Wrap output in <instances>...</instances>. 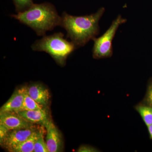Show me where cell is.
<instances>
[{"mask_svg":"<svg viewBox=\"0 0 152 152\" xmlns=\"http://www.w3.org/2000/svg\"><path fill=\"white\" fill-rule=\"evenodd\" d=\"M44 127V126H41L27 140L8 151L10 152H34L35 144L42 133L45 131Z\"/></svg>","mask_w":152,"mask_h":152,"instance_id":"obj_11","label":"cell"},{"mask_svg":"<svg viewBox=\"0 0 152 152\" xmlns=\"http://www.w3.org/2000/svg\"><path fill=\"white\" fill-rule=\"evenodd\" d=\"M17 113L25 120L34 124L45 127L50 121L46 109L21 111Z\"/></svg>","mask_w":152,"mask_h":152,"instance_id":"obj_8","label":"cell"},{"mask_svg":"<svg viewBox=\"0 0 152 152\" xmlns=\"http://www.w3.org/2000/svg\"><path fill=\"white\" fill-rule=\"evenodd\" d=\"M28 95L38 104L45 108L49 104L50 95L48 90L42 85L35 83L27 87Z\"/></svg>","mask_w":152,"mask_h":152,"instance_id":"obj_10","label":"cell"},{"mask_svg":"<svg viewBox=\"0 0 152 152\" xmlns=\"http://www.w3.org/2000/svg\"><path fill=\"white\" fill-rule=\"evenodd\" d=\"M26 89V87H23L16 90L8 100L2 106L0 113L18 112L23 105Z\"/></svg>","mask_w":152,"mask_h":152,"instance_id":"obj_9","label":"cell"},{"mask_svg":"<svg viewBox=\"0 0 152 152\" xmlns=\"http://www.w3.org/2000/svg\"><path fill=\"white\" fill-rule=\"evenodd\" d=\"M10 130L2 125L0 124V143L2 142Z\"/></svg>","mask_w":152,"mask_h":152,"instance_id":"obj_17","label":"cell"},{"mask_svg":"<svg viewBox=\"0 0 152 152\" xmlns=\"http://www.w3.org/2000/svg\"><path fill=\"white\" fill-rule=\"evenodd\" d=\"M77 152H93L98 151L94 147L90 146L83 145L80 147L78 149Z\"/></svg>","mask_w":152,"mask_h":152,"instance_id":"obj_18","label":"cell"},{"mask_svg":"<svg viewBox=\"0 0 152 152\" xmlns=\"http://www.w3.org/2000/svg\"><path fill=\"white\" fill-rule=\"evenodd\" d=\"M126 21V19L119 15L102 35L93 40L94 41L93 56L94 58H104L112 56L113 54L112 43L114 37L120 26Z\"/></svg>","mask_w":152,"mask_h":152,"instance_id":"obj_4","label":"cell"},{"mask_svg":"<svg viewBox=\"0 0 152 152\" xmlns=\"http://www.w3.org/2000/svg\"><path fill=\"white\" fill-rule=\"evenodd\" d=\"M64 34L56 33L50 36H44L32 45L33 50L48 53L59 64H63L67 57L77 47L71 41L64 38Z\"/></svg>","mask_w":152,"mask_h":152,"instance_id":"obj_3","label":"cell"},{"mask_svg":"<svg viewBox=\"0 0 152 152\" xmlns=\"http://www.w3.org/2000/svg\"><path fill=\"white\" fill-rule=\"evenodd\" d=\"M135 109L140 115L147 127L152 125V107L144 103L139 104Z\"/></svg>","mask_w":152,"mask_h":152,"instance_id":"obj_12","label":"cell"},{"mask_svg":"<svg viewBox=\"0 0 152 152\" xmlns=\"http://www.w3.org/2000/svg\"><path fill=\"white\" fill-rule=\"evenodd\" d=\"M45 131L42 133L35 144L34 152H49L46 142L44 138Z\"/></svg>","mask_w":152,"mask_h":152,"instance_id":"obj_15","label":"cell"},{"mask_svg":"<svg viewBox=\"0 0 152 152\" xmlns=\"http://www.w3.org/2000/svg\"><path fill=\"white\" fill-rule=\"evenodd\" d=\"M147 127H148V131L149 133L151 138L152 140V125L148 126Z\"/></svg>","mask_w":152,"mask_h":152,"instance_id":"obj_19","label":"cell"},{"mask_svg":"<svg viewBox=\"0 0 152 152\" xmlns=\"http://www.w3.org/2000/svg\"><path fill=\"white\" fill-rule=\"evenodd\" d=\"M18 13L27 10L34 4L32 0H12Z\"/></svg>","mask_w":152,"mask_h":152,"instance_id":"obj_14","label":"cell"},{"mask_svg":"<svg viewBox=\"0 0 152 152\" xmlns=\"http://www.w3.org/2000/svg\"><path fill=\"white\" fill-rule=\"evenodd\" d=\"M44 109H45V108L38 104L28 95L26 87V89L25 91L23 105L18 112L24 110H42Z\"/></svg>","mask_w":152,"mask_h":152,"instance_id":"obj_13","label":"cell"},{"mask_svg":"<svg viewBox=\"0 0 152 152\" xmlns=\"http://www.w3.org/2000/svg\"><path fill=\"white\" fill-rule=\"evenodd\" d=\"M104 11L101 8L95 13L82 16L71 15L64 12L61 26L66 31L68 37L77 48L84 46L99 34V21Z\"/></svg>","mask_w":152,"mask_h":152,"instance_id":"obj_1","label":"cell"},{"mask_svg":"<svg viewBox=\"0 0 152 152\" xmlns=\"http://www.w3.org/2000/svg\"><path fill=\"white\" fill-rule=\"evenodd\" d=\"M11 16L32 29L39 36H45L48 31L61 25V17L49 3L34 4L27 10Z\"/></svg>","mask_w":152,"mask_h":152,"instance_id":"obj_2","label":"cell"},{"mask_svg":"<svg viewBox=\"0 0 152 152\" xmlns=\"http://www.w3.org/2000/svg\"><path fill=\"white\" fill-rule=\"evenodd\" d=\"M0 124L10 131L31 127L36 125L28 122L14 112L0 113Z\"/></svg>","mask_w":152,"mask_h":152,"instance_id":"obj_6","label":"cell"},{"mask_svg":"<svg viewBox=\"0 0 152 152\" xmlns=\"http://www.w3.org/2000/svg\"><path fill=\"white\" fill-rule=\"evenodd\" d=\"M46 129L45 140L49 152H61L62 151L63 140L59 131L51 120L45 127Z\"/></svg>","mask_w":152,"mask_h":152,"instance_id":"obj_7","label":"cell"},{"mask_svg":"<svg viewBox=\"0 0 152 152\" xmlns=\"http://www.w3.org/2000/svg\"><path fill=\"white\" fill-rule=\"evenodd\" d=\"M39 127L35 125L31 127L10 131L1 145L7 150H10L27 140Z\"/></svg>","mask_w":152,"mask_h":152,"instance_id":"obj_5","label":"cell"},{"mask_svg":"<svg viewBox=\"0 0 152 152\" xmlns=\"http://www.w3.org/2000/svg\"><path fill=\"white\" fill-rule=\"evenodd\" d=\"M143 103L152 107V80L148 86L146 94L144 99Z\"/></svg>","mask_w":152,"mask_h":152,"instance_id":"obj_16","label":"cell"}]
</instances>
